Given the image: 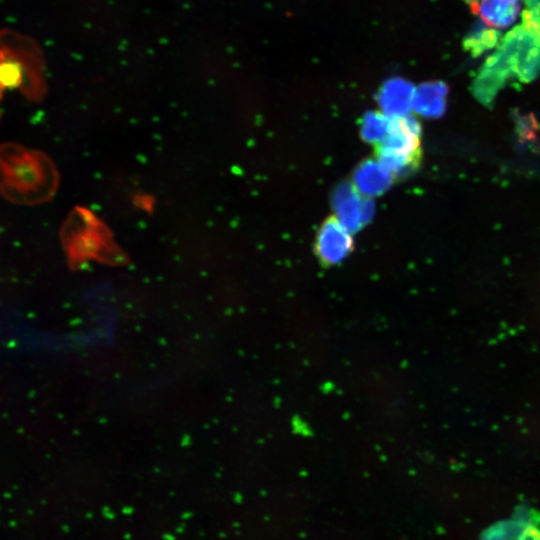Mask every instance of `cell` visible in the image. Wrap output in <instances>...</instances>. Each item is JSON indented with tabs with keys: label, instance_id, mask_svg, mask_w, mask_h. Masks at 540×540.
<instances>
[{
	"label": "cell",
	"instance_id": "6da1fadb",
	"mask_svg": "<svg viewBox=\"0 0 540 540\" xmlns=\"http://www.w3.org/2000/svg\"><path fill=\"white\" fill-rule=\"evenodd\" d=\"M522 17L476 76L473 91L483 104L490 105L508 80L528 82L540 73V9H526Z\"/></svg>",
	"mask_w": 540,
	"mask_h": 540
},
{
	"label": "cell",
	"instance_id": "7a4b0ae2",
	"mask_svg": "<svg viewBox=\"0 0 540 540\" xmlns=\"http://www.w3.org/2000/svg\"><path fill=\"white\" fill-rule=\"evenodd\" d=\"M373 147L378 162L391 174L415 170L422 159L419 122L408 115L391 117L387 134Z\"/></svg>",
	"mask_w": 540,
	"mask_h": 540
},
{
	"label": "cell",
	"instance_id": "3957f363",
	"mask_svg": "<svg viewBox=\"0 0 540 540\" xmlns=\"http://www.w3.org/2000/svg\"><path fill=\"white\" fill-rule=\"evenodd\" d=\"M43 87V59L38 46L28 37L11 30L0 31V84Z\"/></svg>",
	"mask_w": 540,
	"mask_h": 540
},
{
	"label": "cell",
	"instance_id": "277c9868",
	"mask_svg": "<svg viewBox=\"0 0 540 540\" xmlns=\"http://www.w3.org/2000/svg\"><path fill=\"white\" fill-rule=\"evenodd\" d=\"M315 254L324 265H335L344 260L354 248L350 230L335 215L328 216L315 237Z\"/></svg>",
	"mask_w": 540,
	"mask_h": 540
},
{
	"label": "cell",
	"instance_id": "5b68a950",
	"mask_svg": "<svg viewBox=\"0 0 540 540\" xmlns=\"http://www.w3.org/2000/svg\"><path fill=\"white\" fill-rule=\"evenodd\" d=\"M471 6L487 26L506 28L517 18L520 0H480Z\"/></svg>",
	"mask_w": 540,
	"mask_h": 540
},
{
	"label": "cell",
	"instance_id": "8992f818",
	"mask_svg": "<svg viewBox=\"0 0 540 540\" xmlns=\"http://www.w3.org/2000/svg\"><path fill=\"white\" fill-rule=\"evenodd\" d=\"M414 92L413 86L401 78L388 80L380 93V104L385 114L391 117L406 115L412 106Z\"/></svg>",
	"mask_w": 540,
	"mask_h": 540
},
{
	"label": "cell",
	"instance_id": "52a82bcc",
	"mask_svg": "<svg viewBox=\"0 0 540 540\" xmlns=\"http://www.w3.org/2000/svg\"><path fill=\"white\" fill-rule=\"evenodd\" d=\"M447 87L440 82H430L415 89L412 107L425 116L441 115L445 107Z\"/></svg>",
	"mask_w": 540,
	"mask_h": 540
},
{
	"label": "cell",
	"instance_id": "ba28073f",
	"mask_svg": "<svg viewBox=\"0 0 540 540\" xmlns=\"http://www.w3.org/2000/svg\"><path fill=\"white\" fill-rule=\"evenodd\" d=\"M390 172L380 163H366L355 176L359 189L366 194H376L389 184Z\"/></svg>",
	"mask_w": 540,
	"mask_h": 540
},
{
	"label": "cell",
	"instance_id": "9c48e42d",
	"mask_svg": "<svg viewBox=\"0 0 540 540\" xmlns=\"http://www.w3.org/2000/svg\"><path fill=\"white\" fill-rule=\"evenodd\" d=\"M500 41V34L494 28L477 24L468 33L464 46L474 57H478L495 47Z\"/></svg>",
	"mask_w": 540,
	"mask_h": 540
},
{
	"label": "cell",
	"instance_id": "30bf717a",
	"mask_svg": "<svg viewBox=\"0 0 540 540\" xmlns=\"http://www.w3.org/2000/svg\"><path fill=\"white\" fill-rule=\"evenodd\" d=\"M390 118L382 112H371L365 115L362 123V135L373 144L380 142L388 132Z\"/></svg>",
	"mask_w": 540,
	"mask_h": 540
},
{
	"label": "cell",
	"instance_id": "8fae6325",
	"mask_svg": "<svg viewBox=\"0 0 540 540\" xmlns=\"http://www.w3.org/2000/svg\"><path fill=\"white\" fill-rule=\"evenodd\" d=\"M527 9H540V0H525Z\"/></svg>",
	"mask_w": 540,
	"mask_h": 540
},
{
	"label": "cell",
	"instance_id": "7c38bea8",
	"mask_svg": "<svg viewBox=\"0 0 540 540\" xmlns=\"http://www.w3.org/2000/svg\"><path fill=\"white\" fill-rule=\"evenodd\" d=\"M471 5L475 2H477V0H467Z\"/></svg>",
	"mask_w": 540,
	"mask_h": 540
}]
</instances>
